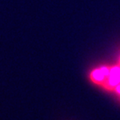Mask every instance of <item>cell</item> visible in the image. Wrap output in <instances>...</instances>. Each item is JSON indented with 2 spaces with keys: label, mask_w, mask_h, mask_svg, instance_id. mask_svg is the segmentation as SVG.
Here are the masks:
<instances>
[{
  "label": "cell",
  "mask_w": 120,
  "mask_h": 120,
  "mask_svg": "<svg viewBox=\"0 0 120 120\" xmlns=\"http://www.w3.org/2000/svg\"><path fill=\"white\" fill-rule=\"evenodd\" d=\"M120 83V65L111 67L110 73L106 79L103 87L108 90L112 91L115 86Z\"/></svg>",
  "instance_id": "6da1fadb"
},
{
  "label": "cell",
  "mask_w": 120,
  "mask_h": 120,
  "mask_svg": "<svg viewBox=\"0 0 120 120\" xmlns=\"http://www.w3.org/2000/svg\"><path fill=\"white\" fill-rule=\"evenodd\" d=\"M90 79L94 83L98 85H101L103 86V82H105V76L103 74V73L101 72V70L99 69V68H96V69L93 70L92 73H90Z\"/></svg>",
  "instance_id": "7a4b0ae2"
},
{
  "label": "cell",
  "mask_w": 120,
  "mask_h": 120,
  "mask_svg": "<svg viewBox=\"0 0 120 120\" xmlns=\"http://www.w3.org/2000/svg\"><path fill=\"white\" fill-rule=\"evenodd\" d=\"M112 91L116 93V94H118V95H120V83H119V84L117 85V86H115Z\"/></svg>",
  "instance_id": "3957f363"
},
{
  "label": "cell",
  "mask_w": 120,
  "mask_h": 120,
  "mask_svg": "<svg viewBox=\"0 0 120 120\" xmlns=\"http://www.w3.org/2000/svg\"><path fill=\"white\" fill-rule=\"evenodd\" d=\"M118 96H119V99H120V95H118Z\"/></svg>",
  "instance_id": "277c9868"
},
{
  "label": "cell",
  "mask_w": 120,
  "mask_h": 120,
  "mask_svg": "<svg viewBox=\"0 0 120 120\" xmlns=\"http://www.w3.org/2000/svg\"><path fill=\"white\" fill-rule=\"evenodd\" d=\"M119 65H120V61H119Z\"/></svg>",
  "instance_id": "5b68a950"
}]
</instances>
